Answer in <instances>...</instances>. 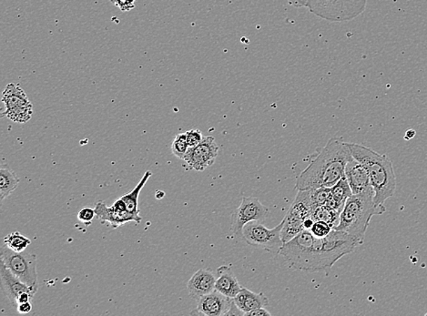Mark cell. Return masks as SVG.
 <instances>
[{
    "mask_svg": "<svg viewBox=\"0 0 427 316\" xmlns=\"http://www.w3.org/2000/svg\"><path fill=\"white\" fill-rule=\"evenodd\" d=\"M345 175L351 187L352 195H359L373 188L366 167L354 157L346 164Z\"/></svg>",
    "mask_w": 427,
    "mask_h": 316,
    "instance_id": "obj_14",
    "label": "cell"
},
{
    "mask_svg": "<svg viewBox=\"0 0 427 316\" xmlns=\"http://www.w3.org/2000/svg\"><path fill=\"white\" fill-rule=\"evenodd\" d=\"M385 211V207L376 206L374 189L371 188L359 195L349 197L340 216L338 225L334 229L347 232L362 246L373 217L381 216Z\"/></svg>",
    "mask_w": 427,
    "mask_h": 316,
    "instance_id": "obj_3",
    "label": "cell"
},
{
    "mask_svg": "<svg viewBox=\"0 0 427 316\" xmlns=\"http://www.w3.org/2000/svg\"><path fill=\"white\" fill-rule=\"evenodd\" d=\"M425 315L427 316V313H426V314Z\"/></svg>",
    "mask_w": 427,
    "mask_h": 316,
    "instance_id": "obj_38",
    "label": "cell"
},
{
    "mask_svg": "<svg viewBox=\"0 0 427 316\" xmlns=\"http://www.w3.org/2000/svg\"><path fill=\"white\" fill-rule=\"evenodd\" d=\"M95 216H96V211H95V209L91 207L82 208L77 213V219L80 222L85 223L87 225L91 223Z\"/></svg>",
    "mask_w": 427,
    "mask_h": 316,
    "instance_id": "obj_28",
    "label": "cell"
},
{
    "mask_svg": "<svg viewBox=\"0 0 427 316\" xmlns=\"http://www.w3.org/2000/svg\"><path fill=\"white\" fill-rule=\"evenodd\" d=\"M164 197V192H160V190H158L157 193H156V198L157 199H163Z\"/></svg>",
    "mask_w": 427,
    "mask_h": 316,
    "instance_id": "obj_37",
    "label": "cell"
},
{
    "mask_svg": "<svg viewBox=\"0 0 427 316\" xmlns=\"http://www.w3.org/2000/svg\"><path fill=\"white\" fill-rule=\"evenodd\" d=\"M122 12H127L135 8L137 0H110Z\"/></svg>",
    "mask_w": 427,
    "mask_h": 316,
    "instance_id": "obj_30",
    "label": "cell"
},
{
    "mask_svg": "<svg viewBox=\"0 0 427 316\" xmlns=\"http://www.w3.org/2000/svg\"><path fill=\"white\" fill-rule=\"evenodd\" d=\"M258 220L248 223L243 231V240L250 246L255 248L265 250L270 253L279 255L280 247L283 246L282 230L283 220L276 228L268 229Z\"/></svg>",
    "mask_w": 427,
    "mask_h": 316,
    "instance_id": "obj_9",
    "label": "cell"
},
{
    "mask_svg": "<svg viewBox=\"0 0 427 316\" xmlns=\"http://www.w3.org/2000/svg\"><path fill=\"white\" fill-rule=\"evenodd\" d=\"M219 154V146L213 136H206L201 143L194 147L189 148L183 157L185 163L190 169L197 172H203L213 165Z\"/></svg>",
    "mask_w": 427,
    "mask_h": 316,
    "instance_id": "obj_12",
    "label": "cell"
},
{
    "mask_svg": "<svg viewBox=\"0 0 427 316\" xmlns=\"http://www.w3.org/2000/svg\"><path fill=\"white\" fill-rule=\"evenodd\" d=\"M414 136H416V131L414 130H409L406 131L405 140H406V141H410Z\"/></svg>",
    "mask_w": 427,
    "mask_h": 316,
    "instance_id": "obj_36",
    "label": "cell"
},
{
    "mask_svg": "<svg viewBox=\"0 0 427 316\" xmlns=\"http://www.w3.org/2000/svg\"><path fill=\"white\" fill-rule=\"evenodd\" d=\"M361 244L347 232L331 230L327 237L322 238L321 271H327L345 255H350Z\"/></svg>",
    "mask_w": 427,
    "mask_h": 316,
    "instance_id": "obj_7",
    "label": "cell"
},
{
    "mask_svg": "<svg viewBox=\"0 0 427 316\" xmlns=\"http://www.w3.org/2000/svg\"><path fill=\"white\" fill-rule=\"evenodd\" d=\"M340 216H341V213H339V211L334 210V209H331L327 206V205H321V206L316 208L313 211L310 218L329 223L331 227L334 228L338 225Z\"/></svg>",
    "mask_w": 427,
    "mask_h": 316,
    "instance_id": "obj_23",
    "label": "cell"
},
{
    "mask_svg": "<svg viewBox=\"0 0 427 316\" xmlns=\"http://www.w3.org/2000/svg\"><path fill=\"white\" fill-rule=\"evenodd\" d=\"M2 103L5 105L2 117H7L8 120L17 123H26L31 120L33 115L31 101L27 96L24 89L17 83H10L6 86L2 93Z\"/></svg>",
    "mask_w": 427,
    "mask_h": 316,
    "instance_id": "obj_10",
    "label": "cell"
},
{
    "mask_svg": "<svg viewBox=\"0 0 427 316\" xmlns=\"http://www.w3.org/2000/svg\"><path fill=\"white\" fill-rule=\"evenodd\" d=\"M270 214V209L264 206L255 197H244L240 206L232 214L231 232L234 236L243 240V231L248 223L264 222Z\"/></svg>",
    "mask_w": 427,
    "mask_h": 316,
    "instance_id": "obj_11",
    "label": "cell"
},
{
    "mask_svg": "<svg viewBox=\"0 0 427 316\" xmlns=\"http://www.w3.org/2000/svg\"><path fill=\"white\" fill-rule=\"evenodd\" d=\"M0 261L8 269L22 280L24 284L38 291L37 256L29 252H15L3 244L0 249Z\"/></svg>",
    "mask_w": 427,
    "mask_h": 316,
    "instance_id": "obj_6",
    "label": "cell"
},
{
    "mask_svg": "<svg viewBox=\"0 0 427 316\" xmlns=\"http://www.w3.org/2000/svg\"><path fill=\"white\" fill-rule=\"evenodd\" d=\"M232 300L234 299L214 290L198 300V306L195 311L192 313V315L225 316L227 312L231 308Z\"/></svg>",
    "mask_w": 427,
    "mask_h": 316,
    "instance_id": "obj_13",
    "label": "cell"
},
{
    "mask_svg": "<svg viewBox=\"0 0 427 316\" xmlns=\"http://www.w3.org/2000/svg\"><path fill=\"white\" fill-rule=\"evenodd\" d=\"M228 315H244V313L241 311L240 308L236 305L234 300H232L231 308H230L225 315V316Z\"/></svg>",
    "mask_w": 427,
    "mask_h": 316,
    "instance_id": "obj_33",
    "label": "cell"
},
{
    "mask_svg": "<svg viewBox=\"0 0 427 316\" xmlns=\"http://www.w3.org/2000/svg\"><path fill=\"white\" fill-rule=\"evenodd\" d=\"M20 179L8 164L0 166V200L4 201L19 186Z\"/></svg>",
    "mask_w": 427,
    "mask_h": 316,
    "instance_id": "obj_21",
    "label": "cell"
},
{
    "mask_svg": "<svg viewBox=\"0 0 427 316\" xmlns=\"http://www.w3.org/2000/svg\"><path fill=\"white\" fill-rule=\"evenodd\" d=\"M96 217L101 222H107L112 225V228H117L119 226L125 225L130 222L140 223L142 217L134 216L128 211H121L115 207L107 206L105 202H98L95 206Z\"/></svg>",
    "mask_w": 427,
    "mask_h": 316,
    "instance_id": "obj_17",
    "label": "cell"
},
{
    "mask_svg": "<svg viewBox=\"0 0 427 316\" xmlns=\"http://www.w3.org/2000/svg\"><path fill=\"white\" fill-rule=\"evenodd\" d=\"M352 195L351 187L345 175L336 186L331 188V197L324 205L342 213L346 201Z\"/></svg>",
    "mask_w": 427,
    "mask_h": 316,
    "instance_id": "obj_20",
    "label": "cell"
},
{
    "mask_svg": "<svg viewBox=\"0 0 427 316\" xmlns=\"http://www.w3.org/2000/svg\"><path fill=\"white\" fill-rule=\"evenodd\" d=\"M234 300L241 311L244 313V315L252 311V310L269 306V299L264 294L253 293L246 287L241 289L240 293Z\"/></svg>",
    "mask_w": 427,
    "mask_h": 316,
    "instance_id": "obj_19",
    "label": "cell"
},
{
    "mask_svg": "<svg viewBox=\"0 0 427 316\" xmlns=\"http://www.w3.org/2000/svg\"><path fill=\"white\" fill-rule=\"evenodd\" d=\"M315 222V220L310 218H310H307L304 223V230H310Z\"/></svg>",
    "mask_w": 427,
    "mask_h": 316,
    "instance_id": "obj_35",
    "label": "cell"
},
{
    "mask_svg": "<svg viewBox=\"0 0 427 316\" xmlns=\"http://www.w3.org/2000/svg\"><path fill=\"white\" fill-rule=\"evenodd\" d=\"M288 2L294 8H307V0H288Z\"/></svg>",
    "mask_w": 427,
    "mask_h": 316,
    "instance_id": "obj_34",
    "label": "cell"
},
{
    "mask_svg": "<svg viewBox=\"0 0 427 316\" xmlns=\"http://www.w3.org/2000/svg\"><path fill=\"white\" fill-rule=\"evenodd\" d=\"M0 276H1L2 290L4 291L6 296L10 299L14 306H17V297L26 292L29 293H37V290L31 286L24 284L22 280L17 278L15 274L8 269L4 262L0 261Z\"/></svg>",
    "mask_w": 427,
    "mask_h": 316,
    "instance_id": "obj_15",
    "label": "cell"
},
{
    "mask_svg": "<svg viewBox=\"0 0 427 316\" xmlns=\"http://www.w3.org/2000/svg\"><path fill=\"white\" fill-rule=\"evenodd\" d=\"M271 315V313L268 312L265 307H261V308H257L252 310V311L246 313L244 316H264Z\"/></svg>",
    "mask_w": 427,
    "mask_h": 316,
    "instance_id": "obj_32",
    "label": "cell"
},
{
    "mask_svg": "<svg viewBox=\"0 0 427 316\" xmlns=\"http://www.w3.org/2000/svg\"><path fill=\"white\" fill-rule=\"evenodd\" d=\"M333 229L329 223L322 222V220H315L310 231L315 237L324 238L330 234Z\"/></svg>",
    "mask_w": 427,
    "mask_h": 316,
    "instance_id": "obj_27",
    "label": "cell"
},
{
    "mask_svg": "<svg viewBox=\"0 0 427 316\" xmlns=\"http://www.w3.org/2000/svg\"><path fill=\"white\" fill-rule=\"evenodd\" d=\"M152 175L151 172H146L145 174L143 175L142 180H140L138 186H137L131 192L127 193L122 197L121 199L126 204L127 210L128 213L134 214L135 216L140 217V209H139V196L140 192H142V188L146 186L149 179Z\"/></svg>",
    "mask_w": 427,
    "mask_h": 316,
    "instance_id": "obj_22",
    "label": "cell"
},
{
    "mask_svg": "<svg viewBox=\"0 0 427 316\" xmlns=\"http://www.w3.org/2000/svg\"><path fill=\"white\" fill-rule=\"evenodd\" d=\"M217 273L210 269H201L193 274L192 278L188 282V291L190 296L198 301L204 295L215 290Z\"/></svg>",
    "mask_w": 427,
    "mask_h": 316,
    "instance_id": "obj_16",
    "label": "cell"
},
{
    "mask_svg": "<svg viewBox=\"0 0 427 316\" xmlns=\"http://www.w3.org/2000/svg\"><path fill=\"white\" fill-rule=\"evenodd\" d=\"M368 0H307L310 13L330 22H350L366 10Z\"/></svg>",
    "mask_w": 427,
    "mask_h": 316,
    "instance_id": "obj_5",
    "label": "cell"
},
{
    "mask_svg": "<svg viewBox=\"0 0 427 316\" xmlns=\"http://www.w3.org/2000/svg\"><path fill=\"white\" fill-rule=\"evenodd\" d=\"M321 248L322 238L315 237L310 230H304L294 239L283 244L279 255L292 269L320 272Z\"/></svg>",
    "mask_w": 427,
    "mask_h": 316,
    "instance_id": "obj_4",
    "label": "cell"
},
{
    "mask_svg": "<svg viewBox=\"0 0 427 316\" xmlns=\"http://www.w3.org/2000/svg\"><path fill=\"white\" fill-rule=\"evenodd\" d=\"M17 310L20 314H29V313H31L32 310L31 302L19 303V305L17 306Z\"/></svg>",
    "mask_w": 427,
    "mask_h": 316,
    "instance_id": "obj_31",
    "label": "cell"
},
{
    "mask_svg": "<svg viewBox=\"0 0 427 316\" xmlns=\"http://www.w3.org/2000/svg\"><path fill=\"white\" fill-rule=\"evenodd\" d=\"M189 150L187 142L186 133L178 134L172 142V151L174 156L183 159L185 154Z\"/></svg>",
    "mask_w": 427,
    "mask_h": 316,
    "instance_id": "obj_25",
    "label": "cell"
},
{
    "mask_svg": "<svg viewBox=\"0 0 427 316\" xmlns=\"http://www.w3.org/2000/svg\"><path fill=\"white\" fill-rule=\"evenodd\" d=\"M310 193L313 206L316 209L327 204L331 197V188H317V189L310 190Z\"/></svg>",
    "mask_w": 427,
    "mask_h": 316,
    "instance_id": "obj_26",
    "label": "cell"
},
{
    "mask_svg": "<svg viewBox=\"0 0 427 316\" xmlns=\"http://www.w3.org/2000/svg\"><path fill=\"white\" fill-rule=\"evenodd\" d=\"M187 142L189 148L197 146L201 143L204 136L202 135V131L200 130H190L186 133Z\"/></svg>",
    "mask_w": 427,
    "mask_h": 316,
    "instance_id": "obj_29",
    "label": "cell"
},
{
    "mask_svg": "<svg viewBox=\"0 0 427 316\" xmlns=\"http://www.w3.org/2000/svg\"><path fill=\"white\" fill-rule=\"evenodd\" d=\"M352 157L347 142L331 138L327 144L318 148L310 157L308 166L298 176L295 188L310 190L317 188H331L345 176L346 164Z\"/></svg>",
    "mask_w": 427,
    "mask_h": 316,
    "instance_id": "obj_1",
    "label": "cell"
},
{
    "mask_svg": "<svg viewBox=\"0 0 427 316\" xmlns=\"http://www.w3.org/2000/svg\"><path fill=\"white\" fill-rule=\"evenodd\" d=\"M310 190H299L283 219L282 241L283 243L294 239L304 230V223L315 211Z\"/></svg>",
    "mask_w": 427,
    "mask_h": 316,
    "instance_id": "obj_8",
    "label": "cell"
},
{
    "mask_svg": "<svg viewBox=\"0 0 427 316\" xmlns=\"http://www.w3.org/2000/svg\"><path fill=\"white\" fill-rule=\"evenodd\" d=\"M216 273L217 280L215 290L232 298V299H234L243 289V286L239 283L234 271L232 270L231 267L223 265V266L218 268Z\"/></svg>",
    "mask_w": 427,
    "mask_h": 316,
    "instance_id": "obj_18",
    "label": "cell"
},
{
    "mask_svg": "<svg viewBox=\"0 0 427 316\" xmlns=\"http://www.w3.org/2000/svg\"><path fill=\"white\" fill-rule=\"evenodd\" d=\"M4 243L15 252H24L29 246H31V241L20 232H14L5 236Z\"/></svg>",
    "mask_w": 427,
    "mask_h": 316,
    "instance_id": "obj_24",
    "label": "cell"
},
{
    "mask_svg": "<svg viewBox=\"0 0 427 316\" xmlns=\"http://www.w3.org/2000/svg\"><path fill=\"white\" fill-rule=\"evenodd\" d=\"M352 157L366 167L375 192V204L384 207L387 200L395 195L396 176L392 160L385 154H379L372 149L357 143L347 142Z\"/></svg>",
    "mask_w": 427,
    "mask_h": 316,
    "instance_id": "obj_2",
    "label": "cell"
}]
</instances>
